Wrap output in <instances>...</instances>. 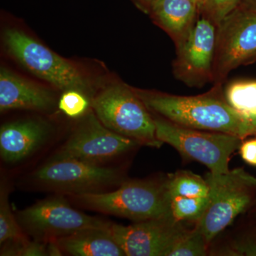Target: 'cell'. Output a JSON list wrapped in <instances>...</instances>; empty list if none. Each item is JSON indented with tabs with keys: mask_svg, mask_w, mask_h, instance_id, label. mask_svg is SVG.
I'll use <instances>...</instances> for the list:
<instances>
[{
	"mask_svg": "<svg viewBox=\"0 0 256 256\" xmlns=\"http://www.w3.org/2000/svg\"><path fill=\"white\" fill-rule=\"evenodd\" d=\"M168 198H208L210 186L206 178L191 172L180 171L165 181Z\"/></svg>",
	"mask_w": 256,
	"mask_h": 256,
	"instance_id": "obj_17",
	"label": "cell"
},
{
	"mask_svg": "<svg viewBox=\"0 0 256 256\" xmlns=\"http://www.w3.org/2000/svg\"><path fill=\"white\" fill-rule=\"evenodd\" d=\"M240 152L246 162L256 166V140L242 143L240 146Z\"/></svg>",
	"mask_w": 256,
	"mask_h": 256,
	"instance_id": "obj_23",
	"label": "cell"
},
{
	"mask_svg": "<svg viewBox=\"0 0 256 256\" xmlns=\"http://www.w3.org/2000/svg\"><path fill=\"white\" fill-rule=\"evenodd\" d=\"M6 48L28 72L60 90H75L85 94L90 90L82 72L23 32L9 28L4 32Z\"/></svg>",
	"mask_w": 256,
	"mask_h": 256,
	"instance_id": "obj_6",
	"label": "cell"
},
{
	"mask_svg": "<svg viewBox=\"0 0 256 256\" xmlns=\"http://www.w3.org/2000/svg\"><path fill=\"white\" fill-rule=\"evenodd\" d=\"M256 57V12L240 5L217 26L214 78H225Z\"/></svg>",
	"mask_w": 256,
	"mask_h": 256,
	"instance_id": "obj_9",
	"label": "cell"
},
{
	"mask_svg": "<svg viewBox=\"0 0 256 256\" xmlns=\"http://www.w3.org/2000/svg\"><path fill=\"white\" fill-rule=\"evenodd\" d=\"M206 180L210 186V203L196 228L210 244L246 210L256 188V178L239 168L226 174L210 172Z\"/></svg>",
	"mask_w": 256,
	"mask_h": 256,
	"instance_id": "obj_4",
	"label": "cell"
},
{
	"mask_svg": "<svg viewBox=\"0 0 256 256\" xmlns=\"http://www.w3.org/2000/svg\"><path fill=\"white\" fill-rule=\"evenodd\" d=\"M247 126L248 136L256 134V117L249 120L247 122Z\"/></svg>",
	"mask_w": 256,
	"mask_h": 256,
	"instance_id": "obj_25",
	"label": "cell"
},
{
	"mask_svg": "<svg viewBox=\"0 0 256 256\" xmlns=\"http://www.w3.org/2000/svg\"><path fill=\"white\" fill-rule=\"evenodd\" d=\"M217 26L204 16L176 44L174 74L190 86L203 84L214 78Z\"/></svg>",
	"mask_w": 256,
	"mask_h": 256,
	"instance_id": "obj_12",
	"label": "cell"
},
{
	"mask_svg": "<svg viewBox=\"0 0 256 256\" xmlns=\"http://www.w3.org/2000/svg\"><path fill=\"white\" fill-rule=\"evenodd\" d=\"M92 111L104 126L142 146L160 148L150 111L132 88L116 84L106 88L92 100Z\"/></svg>",
	"mask_w": 256,
	"mask_h": 256,
	"instance_id": "obj_3",
	"label": "cell"
},
{
	"mask_svg": "<svg viewBox=\"0 0 256 256\" xmlns=\"http://www.w3.org/2000/svg\"><path fill=\"white\" fill-rule=\"evenodd\" d=\"M50 128L36 120H24L2 126L0 156L8 164H15L32 156L48 139Z\"/></svg>",
	"mask_w": 256,
	"mask_h": 256,
	"instance_id": "obj_13",
	"label": "cell"
},
{
	"mask_svg": "<svg viewBox=\"0 0 256 256\" xmlns=\"http://www.w3.org/2000/svg\"><path fill=\"white\" fill-rule=\"evenodd\" d=\"M18 224L24 232L48 242L89 228H109L110 223L75 210L62 197L46 198L21 210Z\"/></svg>",
	"mask_w": 256,
	"mask_h": 256,
	"instance_id": "obj_8",
	"label": "cell"
},
{
	"mask_svg": "<svg viewBox=\"0 0 256 256\" xmlns=\"http://www.w3.org/2000/svg\"><path fill=\"white\" fill-rule=\"evenodd\" d=\"M156 138L170 144L185 158L206 166L214 174L228 173L229 161L240 149L242 139L226 133L198 130L176 126L164 119L154 118Z\"/></svg>",
	"mask_w": 256,
	"mask_h": 256,
	"instance_id": "obj_5",
	"label": "cell"
},
{
	"mask_svg": "<svg viewBox=\"0 0 256 256\" xmlns=\"http://www.w3.org/2000/svg\"><path fill=\"white\" fill-rule=\"evenodd\" d=\"M38 186L70 196L101 193L124 182L118 170L74 159H54L33 175Z\"/></svg>",
	"mask_w": 256,
	"mask_h": 256,
	"instance_id": "obj_7",
	"label": "cell"
},
{
	"mask_svg": "<svg viewBox=\"0 0 256 256\" xmlns=\"http://www.w3.org/2000/svg\"><path fill=\"white\" fill-rule=\"evenodd\" d=\"M226 97V102L242 116L246 124L256 117V82H238L230 84Z\"/></svg>",
	"mask_w": 256,
	"mask_h": 256,
	"instance_id": "obj_19",
	"label": "cell"
},
{
	"mask_svg": "<svg viewBox=\"0 0 256 256\" xmlns=\"http://www.w3.org/2000/svg\"><path fill=\"white\" fill-rule=\"evenodd\" d=\"M156 1V0H138L140 4L149 10H150L151 6Z\"/></svg>",
	"mask_w": 256,
	"mask_h": 256,
	"instance_id": "obj_27",
	"label": "cell"
},
{
	"mask_svg": "<svg viewBox=\"0 0 256 256\" xmlns=\"http://www.w3.org/2000/svg\"><path fill=\"white\" fill-rule=\"evenodd\" d=\"M198 1H200V5H201V6H202V4H203V2H204V0H198ZM200 9H201V8H200Z\"/></svg>",
	"mask_w": 256,
	"mask_h": 256,
	"instance_id": "obj_28",
	"label": "cell"
},
{
	"mask_svg": "<svg viewBox=\"0 0 256 256\" xmlns=\"http://www.w3.org/2000/svg\"><path fill=\"white\" fill-rule=\"evenodd\" d=\"M137 146L104 126L94 112L86 114L54 159H74L90 164L102 163L122 156Z\"/></svg>",
	"mask_w": 256,
	"mask_h": 256,
	"instance_id": "obj_10",
	"label": "cell"
},
{
	"mask_svg": "<svg viewBox=\"0 0 256 256\" xmlns=\"http://www.w3.org/2000/svg\"><path fill=\"white\" fill-rule=\"evenodd\" d=\"M148 110L172 124L198 130L248 136L245 120L228 102L210 96H178L134 89Z\"/></svg>",
	"mask_w": 256,
	"mask_h": 256,
	"instance_id": "obj_1",
	"label": "cell"
},
{
	"mask_svg": "<svg viewBox=\"0 0 256 256\" xmlns=\"http://www.w3.org/2000/svg\"><path fill=\"white\" fill-rule=\"evenodd\" d=\"M240 5L256 12V0H242Z\"/></svg>",
	"mask_w": 256,
	"mask_h": 256,
	"instance_id": "obj_26",
	"label": "cell"
},
{
	"mask_svg": "<svg viewBox=\"0 0 256 256\" xmlns=\"http://www.w3.org/2000/svg\"><path fill=\"white\" fill-rule=\"evenodd\" d=\"M92 102L86 94L75 90L64 92L58 104L60 110L70 118L82 117L86 114Z\"/></svg>",
	"mask_w": 256,
	"mask_h": 256,
	"instance_id": "obj_21",
	"label": "cell"
},
{
	"mask_svg": "<svg viewBox=\"0 0 256 256\" xmlns=\"http://www.w3.org/2000/svg\"><path fill=\"white\" fill-rule=\"evenodd\" d=\"M207 242L204 236L196 228L188 230L176 242L169 256H204L207 254Z\"/></svg>",
	"mask_w": 256,
	"mask_h": 256,
	"instance_id": "obj_20",
	"label": "cell"
},
{
	"mask_svg": "<svg viewBox=\"0 0 256 256\" xmlns=\"http://www.w3.org/2000/svg\"><path fill=\"white\" fill-rule=\"evenodd\" d=\"M182 224L168 216L128 226L111 224L109 230L126 256H169L188 232Z\"/></svg>",
	"mask_w": 256,
	"mask_h": 256,
	"instance_id": "obj_11",
	"label": "cell"
},
{
	"mask_svg": "<svg viewBox=\"0 0 256 256\" xmlns=\"http://www.w3.org/2000/svg\"><path fill=\"white\" fill-rule=\"evenodd\" d=\"M109 228L86 229L52 240L58 246L62 255L126 256L111 235Z\"/></svg>",
	"mask_w": 256,
	"mask_h": 256,
	"instance_id": "obj_16",
	"label": "cell"
},
{
	"mask_svg": "<svg viewBox=\"0 0 256 256\" xmlns=\"http://www.w3.org/2000/svg\"><path fill=\"white\" fill-rule=\"evenodd\" d=\"M10 190L4 182L0 188V246L1 248L28 242L10 204Z\"/></svg>",
	"mask_w": 256,
	"mask_h": 256,
	"instance_id": "obj_18",
	"label": "cell"
},
{
	"mask_svg": "<svg viewBox=\"0 0 256 256\" xmlns=\"http://www.w3.org/2000/svg\"><path fill=\"white\" fill-rule=\"evenodd\" d=\"M201 5L198 0H156L152 18L178 44L196 22Z\"/></svg>",
	"mask_w": 256,
	"mask_h": 256,
	"instance_id": "obj_15",
	"label": "cell"
},
{
	"mask_svg": "<svg viewBox=\"0 0 256 256\" xmlns=\"http://www.w3.org/2000/svg\"><path fill=\"white\" fill-rule=\"evenodd\" d=\"M72 196L87 210L136 222L172 216L165 182H124L114 192Z\"/></svg>",
	"mask_w": 256,
	"mask_h": 256,
	"instance_id": "obj_2",
	"label": "cell"
},
{
	"mask_svg": "<svg viewBox=\"0 0 256 256\" xmlns=\"http://www.w3.org/2000/svg\"><path fill=\"white\" fill-rule=\"evenodd\" d=\"M54 104L50 92L28 82L8 69L0 70V111L47 110Z\"/></svg>",
	"mask_w": 256,
	"mask_h": 256,
	"instance_id": "obj_14",
	"label": "cell"
},
{
	"mask_svg": "<svg viewBox=\"0 0 256 256\" xmlns=\"http://www.w3.org/2000/svg\"><path fill=\"white\" fill-rule=\"evenodd\" d=\"M242 0H204L201 10L205 16L218 26L242 4Z\"/></svg>",
	"mask_w": 256,
	"mask_h": 256,
	"instance_id": "obj_22",
	"label": "cell"
},
{
	"mask_svg": "<svg viewBox=\"0 0 256 256\" xmlns=\"http://www.w3.org/2000/svg\"><path fill=\"white\" fill-rule=\"evenodd\" d=\"M236 252L240 255L256 256V240L244 242L236 246Z\"/></svg>",
	"mask_w": 256,
	"mask_h": 256,
	"instance_id": "obj_24",
	"label": "cell"
}]
</instances>
